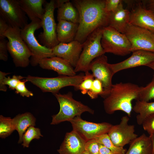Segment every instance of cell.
<instances>
[{"mask_svg":"<svg viewBox=\"0 0 154 154\" xmlns=\"http://www.w3.org/2000/svg\"><path fill=\"white\" fill-rule=\"evenodd\" d=\"M102 28L98 29L92 33L83 43L82 51L78 62L74 68L76 73L90 71L92 61L105 53L102 46L101 39Z\"/></svg>","mask_w":154,"mask_h":154,"instance_id":"6","label":"cell"},{"mask_svg":"<svg viewBox=\"0 0 154 154\" xmlns=\"http://www.w3.org/2000/svg\"><path fill=\"white\" fill-rule=\"evenodd\" d=\"M21 30L17 27H10L4 35L8 39V51L16 67L25 68L30 62L32 54L21 35Z\"/></svg>","mask_w":154,"mask_h":154,"instance_id":"5","label":"cell"},{"mask_svg":"<svg viewBox=\"0 0 154 154\" xmlns=\"http://www.w3.org/2000/svg\"><path fill=\"white\" fill-rule=\"evenodd\" d=\"M53 94L59 104L60 108L58 114L52 116L51 125L57 124L66 121H69L76 116H80L85 112L92 114L94 113V111L88 106L74 100L71 92L65 94L58 93Z\"/></svg>","mask_w":154,"mask_h":154,"instance_id":"3","label":"cell"},{"mask_svg":"<svg viewBox=\"0 0 154 154\" xmlns=\"http://www.w3.org/2000/svg\"><path fill=\"white\" fill-rule=\"evenodd\" d=\"M45 12L41 19L43 31L38 36L43 45L52 49L59 43L57 37L56 24L54 13L56 8L54 0L45 3Z\"/></svg>","mask_w":154,"mask_h":154,"instance_id":"9","label":"cell"},{"mask_svg":"<svg viewBox=\"0 0 154 154\" xmlns=\"http://www.w3.org/2000/svg\"><path fill=\"white\" fill-rule=\"evenodd\" d=\"M142 2L144 7L154 13V0H145Z\"/></svg>","mask_w":154,"mask_h":154,"instance_id":"40","label":"cell"},{"mask_svg":"<svg viewBox=\"0 0 154 154\" xmlns=\"http://www.w3.org/2000/svg\"><path fill=\"white\" fill-rule=\"evenodd\" d=\"M58 21L56 31L59 42L68 43L74 40L78 24L64 20Z\"/></svg>","mask_w":154,"mask_h":154,"instance_id":"21","label":"cell"},{"mask_svg":"<svg viewBox=\"0 0 154 154\" xmlns=\"http://www.w3.org/2000/svg\"><path fill=\"white\" fill-rule=\"evenodd\" d=\"M0 16L10 27L21 29L27 25V18L18 0H0Z\"/></svg>","mask_w":154,"mask_h":154,"instance_id":"11","label":"cell"},{"mask_svg":"<svg viewBox=\"0 0 154 154\" xmlns=\"http://www.w3.org/2000/svg\"><path fill=\"white\" fill-rule=\"evenodd\" d=\"M94 79L92 74L89 72L85 73L84 79L79 85L78 90H80L83 94H87L91 89Z\"/></svg>","mask_w":154,"mask_h":154,"instance_id":"32","label":"cell"},{"mask_svg":"<svg viewBox=\"0 0 154 154\" xmlns=\"http://www.w3.org/2000/svg\"><path fill=\"white\" fill-rule=\"evenodd\" d=\"M103 88L101 82L99 80L95 78L92 87L87 94L92 99L98 98V96H102L103 93Z\"/></svg>","mask_w":154,"mask_h":154,"instance_id":"33","label":"cell"},{"mask_svg":"<svg viewBox=\"0 0 154 154\" xmlns=\"http://www.w3.org/2000/svg\"><path fill=\"white\" fill-rule=\"evenodd\" d=\"M11 74L0 71V90L6 92L7 90L6 85H8L9 88L12 90H15L16 87L21 80L25 77L22 76L14 75L12 78L9 76L6 77V76Z\"/></svg>","mask_w":154,"mask_h":154,"instance_id":"27","label":"cell"},{"mask_svg":"<svg viewBox=\"0 0 154 154\" xmlns=\"http://www.w3.org/2000/svg\"><path fill=\"white\" fill-rule=\"evenodd\" d=\"M41 27V20L36 19L31 21L21 30L22 37L32 54L30 63L33 66L39 64L40 62L43 58L54 56L52 49L40 44L35 36V31Z\"/></svg>","mask_w":154,"mask_h":154,"instance_id":"4","label":"cell"},{"mask_svg":"<svg viewBox=\"0 0 154 154\" xmlns=\"http://www.w3.org/2000/svg\"><path fill=\"white\" fill-rule=\"evenodd\" d=\"M130 12L129 23L154 33V13L152 11L142 3L138 4Z\"/></svg>","mask_w":154,"mask_h":154,"instance_id":"17","label":"cell"},{"mask_svg":"<svg viewBox=\"0 0 154 154\" xmlns=\"http://www.w3.org/2000/svg\"><path fill=\"white\" fill-rule=\"evenodd\" d=\"M57 19L58 21L64 20L78 24L79 13L76 8L68 0L58 8Z\"/></svg>","mask_w":154,"mask_h":154,"instance_id":"25","label":"cell"},{"mask_svg":"<svg viewBox=\"0 0 154 154\" xmlns=\"http://www.w3.org/2000/svg\"><path fill=\"white\" fill-rule=\"evenodd\" d=\"M69 121L72 124L73 130L78 132L86 141L108 133L113 125L107 122L88 121L83 120L80 116H76Z\"/></svg>","mask_w":154,"mask_h":154,"instance_id":"12","label":"cell"},{"mask_svg":"<svg viewBox=\"0 0 154 154\" xmlns=\"http://www.w3.org/2000/svg\"><path fill=\"white\" fill-rule=\"evenodd\" d=\"M95 139L98 143L110 149L114 154H125L126 150L123 147L115 145L110 139L107 133L101 135Z\"/></svg>","mask_w":154,"mask_h":154,"instance_id":"30","label":"cell"},{"mask_svg":"<svg viewBox=\"0 0 154 154\" xmlns=\"http://www.w3.org/2000/svg\"><path fill=\"white\" fill-rule=\"evenodd\" d=\"M43 135L40 129L34 126L29 127L23 134L22 145L24 147H28L30 143L34 139H39Z\"/></svg>","mask_w":154,"mask_h":154,"instance_id":"29","label":"cell"},{"mask_svg":"<svg viewBox=\"0 0 154 154\" xmlns=\"http://www.w3.org/2000/svg\"><path fill=\"white\" fill-rule=\"evenodd\" d=\"M8 42L5 38L0 39V60L4 61L8 59Z\"/></svg>","mask_w":154,"mask_h":154,"instance_id":"37","label":"cell"},{"mask_svg":"<svg viewBox=\"0 0 154 154\" xmlns=\"http://www.w3.org/2000/svg\"><path fill=\"white\" fill-rule=\"evenodd\" d=\"M86 141L78 132L72 130L66 134L57 151L60 154H82L85 151Z\"/></svg>","mask_w":154,"mask_h":154,"instance_id":"18","label":"cell"},{"mask_svg":"<svg viewBox=\"0 0 154 154\" xmlns=\"http://www.w3.org/2000/svg\"><path fill=\"white\" fill-rule=\"evenodd\" d=\"M95 78L100 80L103 88V93L101 96L104 98L109 94L113 85L112 78L114 75L108 62L107 57L104 54L95 59L90 66Z\"/></svg>","mask_w":154,"mask_h":154,"instance_id":"14","label":"cell"},{"mask_svg":"<svg viewBox=\"0 0 154 154\" xmlns=\"http://www.w3.org/2000/svg\"><path fill=\"white\" fill-rule=\"evenodd\" d=\"M105 0H74L79 15L75 40L83 43L95 31L108 26L110 13L105 8Z\"/></svg>","mask_w":154,"mask_h":154,"instance_id":"1","label":"cell"},{"mask_svg":"<svg viewBox=\"0 0 154 154\" xmlns=\"http://www.w3.org/2000/svg\"><path fill=\"white\" fill-rule=\"evenodd\" d=\"M39 65L43 69L54 71L60 75L73 76L76 75L74 68L69 62L57 56L43 58Z\"/></svg>","mask_w":154,"mask_h":154,"instance_id":"19","label":"cell"},{"mask_svg":"<svg viewBox=\"0 0 154 154\" xmlns=\"http://www.w3.org/2000/svg\"><path fill=\"white\" fill-rule=\"evenodd\" d=\"M125 154H152V144L149 136L143 133L129 143Z\"/></svg>","mask_w":154,"mask_h":154,"instance_id":"23","label":"cell"},{"mask_svg":"<svg viewBox=\"0 0 154 154\" xmlns=\"http://www.w3.org/2000/svg\"><path fill=\"white\" fill-rule=\"evenodd\" d=\"M146 66L149 67L154 70V61L147 64Z\"/></svg>","mask_w":154,"mask_h":154,"instance_id":"44","label":"cell"},{"mask_svg":"<svg viewBox=\"0 0 154 154\" xmlns=\"http://www.w3.org/2000/svg\"><path fill=\"white\" fill-rule=\"evenodd\" d=\"M68 0H54L56 8H58Z\"/></svg>","mask_w":154,"mask_h":154,"instance_id":"42","label":"cell"},{"mask_svg":"<svg viewBox=\"0 0 154 154\" xmlns=\"http://www.w3.org/2000/svg\"><path fill=\"white\" fill-rule=\"evenodd\" d=\"M142 125L144 130L149 135L154 134V113L147 117L143 121Z\"/></svg>","mask_w":154,"mask_h":154,"instance_id":"35","label":"cell"},{"mask_svg":"<svg viewBox=\"0 0 154 154\" xmlns=\"http://www.w3.org/2000/svg\"><path fill=\"white\" fill-rule=\"evenodd\" d=\"M23 11L31 21L36 19L41 20L45 12L42 7L44 0H18Z\"/></svg>","mask_w":154,"mask_h":154,"instance_id":"22","label":"cell"},{"mask_svg":"<svg viewBox=\"0 0 154 154\" xmlns=\"http://www.w3.org/2000/svg\"><path fill=\"white\" fill-rule=\"evenodd\" d=\"M132 53L130 57L125 60L115 64H109L114 74L125 69L140 66H146L154 61V52L143 50H138Z\"/></svg>","mask_w":154,"mask_h":154,"instance_id":"15","label":"cell"},{"mask_svg":"<svg viewBox=\"0 0 154 154\" xmlns=\"http://www.w3.org/2000/svg\"><path fill=\"white\" fill-rule=\"evenodd\" d=\"M154 99V75L151 82L145 87H140L137 100L147 102Z\"/></svg>","mask_w":154,"mask_h":154,"instance_id":"31","label":"cell"},{"mask_svg":"<svg viewBox=\"0 0 154 154\" xmlns=\"http://www.w3.org/2000/svg\"><path fill=\"white\" fill-rule=\"evenodd\" d=\"M85 75L80 73L73 76L60 75L54 78H43L28 75L25 79L39 88L43 92L58 93L60 89L66 86H73L78 90Z\"/></svg>","mask_w":154,"mask_h":154,"instance_id":"7","label":"cell"},{"mask_svg":"<svg viewBox=\"0 0 154 154\" xmlns=\"http://www.w3.org/2000/svg\"><path fill=\"white\" fill-rule=\"evenodd\" d=\"M129 117H122L120 123L112 125L107 133L111 141L116 146L123 147L138 137L135 133L134 125L129 124Z\"/></svg>","mask_w":154,"mask_h":154,"instance_id":"13","label":"cell"},{"mask_svg":"<svg viewBox=\"0 0 154 154\" xmlns=\"http://www.w3.org/2000/svg\"><path fill=\"white\" fill-rule=\"evenodd\" d=\"M101 44L105 53L124 56L131 52V44L125 35L109 26L102 28Z\"/></svg>","mask_w":154,"mask_h":154,"instance_id":"8","label":"cell"},{"mask_svg":"<svg viewBox=\"0 0 154 154\" xmlns=\"http://www.w3.org/2000/svg\"><path fill=\"white\" fill-rule=\"evenodd\" d=\"M27 82V81L25 79L21 81L16 87L15 92L16 94H19L23 97H29L33 96V94L26 87L25 83Z\"/></svg>","mask_w":154,"mask_h":154,"instance_id":"36","label":"cell"},{"mask_svg":"<svg viewBox=\"0 0 154 154\" xmlns=\"http://www.w3.org/2000/svg\"><path fill=\"white\" fill-rule=\"evenodd\" d=\"M99 144L96 139L88 140L85 144V151L90 154H99Z\"/></svg>","mask_w":154,"mask_h":154,"instance_id":"34","label":"cell"},{"mask_svg":"<svg viewBox=\"0 0 154 154\" xmlns=\"http://www.w3.org/2000/svg\"><path fill=\"white\" fill-rule=\"evenodd\" d=\"M150 137L152 142V154H154V134L149 135Z\"/></svg>","mask_w":154,"mask_h":154,"instance_id":"43","label":"cell"},{"mask_svg":"<svg viewBox=\"0 0 154 154\" xmlns=\"http://www.w3.org/2000/svg\"><path fill=\"white\" fill-rule=\"evenodd\" d=\"M125 34L130 42L131 52L143 50L154 53V33L129 23Z\"/></svg>","mask_w":154,"mask_h":154,"instance_id":"10","label":"cell"},{"mask_svg":"<svg viewBox=\"0 0 154 154\" xmlns=\"http://www.w3.org/2000/svg\"><path fill=\"white\" fill-rule=\"evenodd\" d=\"M130 13L129 10L124 8L122 2L114 11L110 13L108 26L125 34L129 23Z\"/></svg>","mask_w":154,"mask_h":154,"instance_id":"20","label":"cell"},{"mask_svg":"<svg viewBox=\"0 0 154 154\" xmlns=\"http://www.w3.org/2000/svg\"><path fill=\"white\" fill-rule=\"evenodd\" d=\"M15 130L10 117L0 116V137L5 139L9 136Z\"/></svg>","mask_w":154,"mask_h":154,"instance_id":"28","label":"cell"},{"mask_svg":"<svg viewBox=\"0 0 154 154\" xmlns=\"http://www.w3.org/2000/svg\"><path fill=\"white\" fill-rule=\"evenodd\" d=\"M122 1L121 0H105V9L108 13L114 12Z\"/></svg>","mask_w":154,"mask_h":154,"instance_id":"38","label":"cell"},{"mask_svg":"<svg viewBox=\"0 0 154 154\" xmlns=\"http://www.w3.org/2000/svg\"><path fill=\"white\" fill-rule=\"evenodd\" d=\"M99 154H114L109 149L102 144H99Z\"/></svg>","mask_w":154,"mask_h":154,"instance_id":"41","label":"cell"},{"mask_svg":"<svg viewBox=\"0 0 154 154\" xmlns=\"http://www.w3.org/2000/svg\"><path fill=\"white\" fill-rule=\"evenodd\" d=\"M12 119L15 129L19 133L18 143H22L23 134L29 127L35 125L36 119L31 113L26 112L18 114Z\"/></svg>","mask_w":154,"mask_h":154,"instance_id":"24","label":"cell"},{"mask_svg":"<svg viewBox=\"0 0 154 154\" xmlns=\"http://www.w3.org/2000/svg\"><path fill=\"white\" fill-rule=\"evenodd\" d=\"M82 154H90L86 151H84Z\"/></svg>","mask_w":154,"mask_h":154,"instance_id":"45","label":"cell"},{"mask_svg":"<svg viewBox=\"0 0 154 154\" xmlns=\"http://www.w3.org/2000/svg\"><path fill=\"white\" fill-rule=\"evenodd\" d=\"M140 88L130 82L113 84L109 94L103 101L106 112L111 114L121 111L130 117L133 109L132 102L134 99L137 100Z\"/></svg>","mask_w":154,"mask_h":154,"instance_id":"2","label":"cell"},{"mask_svg":"<svg viewBox=\"0 0 154 154\" xmlns=\"http://www.w3.org/2000/svg\"><path fill=\"white\" fill-rule=\"evenodd\" d=\"M82 43L76 40L68 43H59L52 48L54 56L61 58L75 67L82 51Z\"/></svg>","mask_w":154,"mask_h":154,"instance_id":"16","label":"cell"},{"mask_svg":"<svg viewBox=\"0 0 154 154\" xmlns=\"http://www.w3.org/2000/svg\"><path fill=\"white\" fill-rule=\"evenodd\" d=\"M132 110L138 114L136 117L137 123L139 125H142L147 117L154 113V102L137 100Z\"/></svg>","mask_w":154,"mask_h":154,"instance_id":"26","label":"cell"},{"mask_svg":"<svg viewBox=\"0 0 154 154\" xmlns=\"http://www.w3.org/2000/svg\"><path fill=\"white\" fill-rule=\"evenodd\" d=\"M10 27L4 19L0 16V39L5 38L4 35Z\"/></svg>","mask_w":154,"mask_h":154,"instance_id":"39","label":"cell"}]
</instances>
